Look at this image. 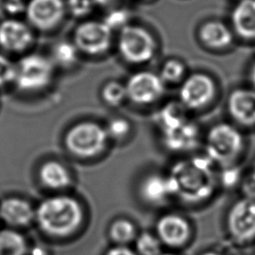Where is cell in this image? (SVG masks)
I'll use <instances>...</instances> for the list:
<instances>
[{"instance_id":"4dcf8cb0","label":"cell","mask_w":255,"mask_h":255,"mask_svg":"<svg viewBox=\"0 0 255 255\" xmlns=\"http://www.w3.org/2000/svg\"><path fill=\"white\" fill-rule=\"evenodd\" d=\"M129 15L128 12L124 9H116L113 11H110L105 19L103 20L113 31L118 30L120 31L125 26L128 25L129 22Z\"/></svg>"},{"instance_id":"8fae6325","label":"cell","mask_w":255,"mask_h":255,"mask_svg":"<svg viewBox=\"0 0 255 255\" xmlns=\"http://www.w3.org/2000/svg\"><path fill=\"white\" fill-rule=\"evenodd\" d=\"M164 147L173 152L185 153L194 150L200 143L199 126L190 117L169 128L160 129Z\"/></svg>"},{"instance_id":"9a60e30c","label":"cell","mask_w":255,"mask_h":255,"mask_svg":"<svg viewBox=\"0 0 255 255\" xmlns=\"http://www.w3.org/2000/svg\"><path fill=\"white\" fill-rule=\"evenodd\" d=\"M200 43L213 52H225L233 47L237 40L229 23L219 19L204 21L197 32Z\"/></svg>"},{"instance_id":"d590c367","label":"cell","mask_w":255,"mask_h":255,"mask_svg":"<svg viewBox=\"0 0 255 255\" xmlns=\"http://www.w3.org/2000/svg\"><path fill=\"white\" fill-rule=\"evenodd\" d=\"M114 1L115 0H94L95 4H98V5H101V6H108Z\"/></svg>"},{"instance_id":"277c9868","label":"cell","mask_w":255,"mask_h":255,"mask_svg":"<svg viewBox=\"0 0 255 255\" xmlns=\"http://www.w3.org/2000/svg\"><path fill=\"white\" fill-rule=\"evenodd\" d=\"M109 139L105 127L96 122L85 121L67 130L64 143L67 150L75 156L90 158L102 153Z\"/></svg>"},{"instance_id":"ba28073f","label":"cell","mask_w":255,"mask_h":255,"mask_svg":"<svg viewBox=\"0 0 255 255\" xmlns=\"http://www.w3.org/2000/svg\"><path fill=\"white\" fill-rule=\"evenodd\" d=\"M225 226L230 239L241 245L255 241V199L240 196L226 213Z\"/></svg>"},{"instance_id":"7402d4cb","label":"cell","mask_w":255,"mask_h":255,"mask_svg":"<svg viewBox=\"0 0 255 255\" xmlns=\"http://www.w3.org/2000/svg\"><path fill=\"white\" fill-rule=\"evenodd\" d=\"M28 246L22 234L13 229L0 230V255H25Z\"/></svg>"},{"instance_id":"4fadbf2b","label":"cell","mask_w":255,"mask_h":255,"mask_svg":"<svg viewBox=\"0 0 255 255\" xmlns=\"http://www.w3.org/2000/svg\"><path fill=\"white\" fill-rule=\"evenodd\" d=\"M65 13L66 5L63 0H29L25 11L29 24L42 31L57 27Z\"/></svg>"},{"instance_id":"cb8c5ba5","label":"cell","mask_w":255,"mask_h":255,"mask_svg":"<svg viewBox=\"0 0 255 255\" xmlns=\"http://www.w3.org/2000/svg\"><path fill=\"white\" fill-rule=\"evenodd\" d=\"M110 237L118 245H126L135 237V227L126 218L116 219L110 226Z\"/></svg>"},{"instance_id":"7c38bea8","label":"cell","mask_w":255,"mask_h":255,"mask_svg":"<svg viewBox=\"0 0 255 255\" xmlns=\"http://www.w3.org/2000/svg\"><path fill=\"white\" fill-rule=\"evenodd\" d=\"M229 121L242 128H255V90L250 86L232 89L226 99Z\"/></svg>"},{"instance_id":"e575fe53","label":"cell","mask_w":255,"mask_h":255,"mask_svg":"<svg viewBox=\"0 0 255 255\" xmlns=\"http://www.w3.org/2000/svg\"><path fill=\"white\" fill-rule=\"evenodd\" d=\"M248 82L249 86L255 90V59L252 61L248 69Z\"/></svg>"},{"instance_id":"4316f807","label":"cell","mask_w":255,"mask_h":255,"mask_svg":"<svg viewBox=\"0 0 255 255\" xmlns=\"http://www.w3.org/2000/svg\"><path fill=\"white\" fill-rule=\"evenodd\" d=\"M135 249L137 255H159L161 254V242L157 236L143 232L135 239Z\"/></svg>"},{"instance_id":"30bf717a","label":"cell","mask_w":255,"mask_h":255,"mask_svg":"<svg viewBox=\"0 0 255 255\" xmlns=\"http://www.w3.org/2000/svg\"><path fill=\"white\" fill-rule=\"evenodd\" d=\"M125 86L128 100L140 106L153 104L164 94V82L158 74L150 71L133 73Z\"/></svg>"},{"instance_id":"3957f363","label":"cell","mask_w":255,"mask_h":255,"mask_svg":"<svg viewBox=\"0 0 255 255\" xmlns=\"http://www.w3.org/2000/svg\"><path fill=\"white\" fill-rule=\"evenodd\" d=\"M203 153L217 166L240 163L247 148L244 130L230 121L212 125L203 138Z\"/></svg>"},{"instance_id":"ac0fdd59","label":"cell","mask_w":255,"mask_h":255,"mask_svg":"<svg viewBox=\"0 0 255 255\" xmlns=\"http://www.w3.org/2000/svg\"><path fill=\"white\" fill-rule=\"evenodd\" d=\"M0 218L12 227H24L35 220V208L21 197H6L0 202Z\"/></svg>"},{"instance_id":"5bb4252c","label":"cell","mask_w":255,"mask_h":255,"mask_svg":"<svg viewBox=\"0 0 255 255\" xmlns=\"http://www.w3.org/2000/svg\"><path fill=\"white\" fill-rule=\"evenodd\" d=\"M31 27L17 19L7 18L0 22V48L8 53H22L33 43Z\"/></svg>"},{"instance_id":"44dd1931","label":"cell","mask_w":255,"mask_h":255,"mask_svg":"<svg viewBox=\"0 0 255 255\" xmlns=\"http://www.w3.org/2000/svg\"><path fill=\"white\" fill-rule=\"evenodd\" d=\"M188 113L189 111H187L179 101L166 103L157 114L156 123L159 130L169 128L189 118Z\"/></svg>"},{"instance_id":"ab89813d","label":"cell","mask_w":255,"mask_h":255,"mask_svg":"<svg viewBox=\"0 0 255 255\" xmlns=\"http://www.w3.org/2000/svg\"><path fill=\"white\" fill-rule=\"evenodd\" d=\"M237 1H239V0H237Z\"/></svg>"},{"instance_id":"7a4b0ae2","label":"cell","mask_w":255,"mask_h":255,"mask_svg":"<svg viewBox=\"0 0 255 255\" xmlns=\"http://www.w3.org/2000/svg\"><path fill=\"white\" fill-rule=\"evenodd\" d=\"M81 203L69 195H54L42 200L35 208V221L40 229L52 237H67L82 224Z\"/></svg>"},{"instance_id":"603a6c76","label":"cell","mask_w":255,"mask_h":255,"mask_svg":"<svg viewBox=\"0 0 255 255\" xmlns=\"http://www.w3.org/2000/svg\"><path fill=\"white\" fill-rule=\"evenodd\" d=\"M80 51L70 41H60L54 45L52 49L51 60L55 65H59L63 68H70L74 66L79 59Z\"/></svg>"},{"instance_id":"2e32d148","label":"cell","mask_w":255,"mask_h":255,"mask_svg":"<svg viewBox=\"0 0 255 255\" xmlns=\"http://www.w3.org/2000/svg\"><path fill=\"white\" fill-rule=\"evenodd\" d=\"M156 236L170 247L183 246L190 238L191 228L187 219L176 213L162 215L156 222Z\"/></svg>"},{"instance_id":"83f0119b","label":"cell","mask_w":255,"mask_h":255,"mask_svg":"<svg viewBox=\"0 0 255 255\" xmlns=\"http://www.w3.org/2000/svg\"><path fill=\"white\" fill-rule=\"evenodd\" d=\"M105 128L109 138L115 140H123L129 134L131 126L127 119L117 117L110 120Z\"/></svg>"},{"instance_id":"8992f818","label":"cell","mask_w":255,"mask_h":255,"mask_svg":"<svg viewBox=\"0 0 255 255\" xmlns=\"http://www.w3.org/2000/svg\"><path fill=\"white\" fill-rule=\"evenodd\" d=\"M117 47L121 57L126 62L142 65L154 57L157 44L147 29L129 23L119 31Z\"/></svg>"},{"instance_id":"836d02e7","label":"cell","mask_w":255,"mask_h":255,"mask_svg":"<svg viewBox=\"0 0 255 255\" xmlns=\"http://www.w3.org/2000/svg\"><path fill=\"white\" fill-rule=\"evenodd\" d=\"M105 255H137L126 245H117L109 249Z\"/></svg>"},{"instance_id":"484cf974","label":"cell","mask_w":255,"mask_h":255,"mask_svg":"<svg viewBox=\"0 0 255 255\" xmlns=\"http://www.w3.org/2000/svg\"><path fill=\"white\" fill-rule=\"evenodd\" d=\"M186 68L182 61L172 58L166 60L159 72V76L164 84H176L185 78Z\"/></svg>"},{"instance_id":"8d00e7d4","label":"cell","mask_w":255,"mask_h":255,"mask_svg":"<svg viewBox=\"0 0 255 255\" xmlns=\"http://www.w3.org/2000/svg\"><path fill=\"white\" fill-rule=\"evenodd\" d=\"M200 255H223V254L220 252H217V251H205Z\"/></svg>"},{"instance_id":"6da1fadb","label":"cell","mask_w":255,"mask_h":255,"mask_svg":"<svg viewBox=\"0 0 255 255\" xmlns=\"http://www.w3.org/2000/svg\"><path fill=\"white\" fill-rule=\"evenodd\" d=\"M166 175L172 196L187 204L206 202L220 188L217 166L204 153L175 161Z\"/></svg>"},{"instance_id":"d6986e66","label":"cell","mask_w":255,"mask_h":255,"mask_svg":"<svg viewBox=\"0 0 255 255\" xmlns=\"http://www.w3.org/2000/svg\"><path fill=\"white\" fill-rule=\"evenodd\" d=\"M138 191L140 197L151 205L162 204L172 196L167 175L160 173L146 174L139 183Z\"/></svg>"},{"instance_id":"52a82bcc","label":"cell","mask_w":255,"mask_h":255,"mask_svg":"<svg viewBox=\"0 0 255 255\" xmlns=\"http://www.w3.org/2000/svg\"><path fill=\"white\" fill-rule=\"evenodd\" d=\"M218 94L215 79L203 72L187 75L179 87V102L187 111H200L209 107Z\"/></svg>"},{"instance_id":"d6a6232c","label":"cell","mask_w":255,"mask_h":255,"mask_svg":"<svg viewBox=\"0 0 255 255\" xmlns=\"http://www.w3.org/2000/svg\"><path fill=\"white\" fill-rule=\"evenodd\" d=\"M26 5L23 0H6L4 3V10L10 18H16L20 14H25Z\"/></svg>"},{"instance_id":"f1b7e54d","label":"cell","mask_w":255,"mask_h":255,"mask_svg":"<svg viewBox=\"0 0 255 255\" xmlns=\"http://www.w3.org/2000/svg\"><path fill=\"white\" fill-rule=\"evenodd\" d=\"M66 11L75 18H83L88 16L95 6L94 0H67L65 2Z\"/></svg>"},{"instance_id":"1f68e13d","label":"cell","mask_w":255,"mask_h":255,"mask_svg":"<svg viewBox=\"0 0 255 255\" xmlns=\"http://www.w3.org/2000/svg\"><path fill=\"white\" fill-rule=\"evenodd\" d=\"M238 188L241 196L255 199V164L249 170L244 171Z\"/></svg>"},{"instance_id":"5b68a950","label":"cell","mask_w":255,"mask_h":255,"mask_svg":"<svg viewBox=\"0 0 255 255\" xmlns=\"http://www.w3.org/2000/svg\"><path fill=\"white\" fill-rule=\"evenodd\" d=\"M15 87L25 93L38 92L50 85L55 72L51 58L42 54L31 53L15 63Z\"/></svg>"},{"instance_id":"9c48e42d","label":"cell","mask_w":255,"mask_h":255,"mask_svg":"<svg viewBox=\"0 0 255 255\" xmlns=\"http://www.w3.org/2000/svg\"><path fill=\"white\" fill-rule=\"evenodd\" d=\"M113 30L104 22L89 20L77 26L73 42L78 50L89 56L106 53L112 45Z\"/></svg>"},{"instance_id":"f546056e","label":"cell","mask_w":255,"mask_h":255,"mask_svg":"<svg viewBox=\"0 0 255 255\" xmlns=\"http://www.w3.org/2000/svg\"><path fill=\"white\" fill-rule=\"evenodd\" d=\"M15 63L7 56L0 53V88L7 87L14 83Z\"/></svg>"},{"instance_id":"f35d334b","label":"cell","mask_w":255,"mask_h":255,"mask_svg":"<svg viewBox=\"0 0 255 255\" xmlns=\"http://www.w3.org/2000/svg\"><path fill=\"white\" fill-rule=\"evenodd\" d=\"M253 48H254V53H255V42L253 43Z\"/></svg>"},{"instance_id":"e0dca14e","label":"cell","mask_w":255,"mask_h":255,"mask_svg":"<svg viewBox=\"0 0 255 255\" xmlns=\"http://www.w3.org/2000/svg\"><path fill=\"white\" fill-rule=\"evenodd\" d=\"M229 25L237 40L255 42V0H239L229 15Z\"/></svg>"},{"instance_id":"74e56055","label":"cell","mask_w":255,"mask_h":255,"mask_svg":"<svg viewBox=\"0 0 255 255\" xmlns=\"http://www.w3.org/2000/svg\"><path fill=\"white\" fill-rule=\"evenodd\" d=\"M159 255H174V254H170V253H161Z\"/></svg>"},{"instance_id":"ffe728a7","label":"cell","mask_w":255,"mask_h":255,"mask_svg":"<svg viewBox=\"0 0 255 255\" xmlns=\"http://www.w3.org/2000/svg\"><path fill=\"white\" fill-rule=\"evenodd\" d=\"M38 176L42 185L51 190H63L72 183L68 168L57 160H48L42 163Z\"/></svg>"},{"instance_id":"d4e9b609","label":"cell","mask_w":255,"mask_h":255,"mask_svg":"<svg viewBox=\"0 0 255 255\" xmlns=\"http://www.w3.org/2000/svg\"><path fill=\"white\" fill-rule=\"evenodd\" d=\"M101 97L109 107L118 108L128 100L126 86L119 81H109L103 86Z\"/></svg>"}]
</instances>
